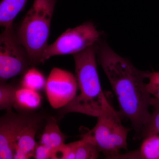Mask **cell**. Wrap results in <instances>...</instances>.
<instances>
[{
	"label": "cell",
	"mask_w": 159,
	"mask_h": 159,
	"mask_svg": "<svg viewBox=\"0 0 159 159\" xmlns=\"http://www.w3.org/2000/svg\"><path fill=\"white\" fill-rule=\"evenodd\" d=\"M96 47L98 62L118 99L119 113L130 121L136 138L140 139L151 115V97L145 82L149 72L137 69L101 39Z\"/></svg>",
	"instance_id": "cell-1"
},
{
	"label": "cell",
	"mask_w": 159,
	"mask_h": 159,
	"mask_svg": "<svg viewBox=\"0 0 159 159\" xmlns=\"http://www.w3.org/2000/svg\"><path fill=\"white\" fill-rule=\"evenodd\" d=\"M96 43L73 55L80 93L61 109L62 116L76 112L97 117L108 102L97 71Z\"/></svg>",
	"instance_id": "cell-2"
},
{
	"label": "cell",
	"mask_w": 159,
	"mask_h": 159,
	"mask_svg": "<svg viewBox=\"0 0 159 159\" xmlns=\"http://www.w3.org/2000/svg\"><path fill=\"white\" fill-rule=\"evenodd\" d=\"M57 1L34 0L18 30V37L29 54L31 65L42 63L48 46L51 20Z\"/></svg>",
	"instance_id": "cell-3"
},
{
	"label": "cell",
	"mask_w": 159,
	"mask_h": 159,
	"mask_svg": "<svg viewBox=\"0 0 159 159\" xmlns=\"http://www.w3.org/2000/svg\"><path fill=\"white\" fill-rule=\"evenodd\" d=\"M121 116L108 101L97 117L94 128L83 135L96 145L106 158L115 159L122 149H127L130 129L122 125Z\"/></svg>",
	"instance_id": "cell-4"
},
{
	"label": "cell",
	"mask_w": 159,
	"mask_h": 159,
	"mask_svg": "<svg viewBox=\"0 0 159 159\" xmlns=\"http://www.w3.org/2000/svg\"><path fill=\"white\" fill-rule=\"evenodd\" d=\"M30 65L29 54L15 32L13 25L5 28L0 36L1 82L24 74Z\"/></svg>",
	"instance_id": "cell-5"
},
{
	"label": "cell",
	"mask_w": 159,
	"mask_h": 159,
	"mask_svg": "<svg viewBox=\"0 0 159 159\" xmlns=\"http://www.w3.org/2000/svg\"><path fill=\"white\" fill-rule=\"evenodd\" d=\"M101 36V32L92 22L68 29L54 42L48 45L43 54L42 63L53 56L79 53L95 44Z\"/></svg>",
	"instance_id": "cell-6"
},
{
	"label": "cell",
	"mask_w": 159,
	"mask_h": 159,
	"mask_svg": "<svg viewBox=\"0 0 159 159\" xmlns=\"http://www.w3.org/2000/svg\"><path fill=\"white\" fill-rule=\"evenodd\" d=\"M45 89L51 106L54 109L63 108L77 95V78L71 72L54 68L47 79Z\"/></svg>",
	"instance_id": "cell-7"
},
{
	"label": "cell",
	"mask_w": 159,
	"mask_h": 159,
	"mask_svg": "<svg viewBox=\"0 0 159 159\" xmlns=\"http://www.w3.org/2000/svg\"><path fill=\"white\" fill-rule=\"evenodd\" d=\"M0 121V159H13L15 147L19 135L29 117L8 111Z\"/></svg>",
	"instance_id": "cell-8"
},
{
	"label": "cell",
	"mask_w": 159,
	"mask_h": 159,
	"mask_svg": "<svg viewBox=\"0 0 159 159\" xmlns=\"http://www.w3.org/2000/svg\"><path fill=\"white\" fill-rule=\"evenodd\" d=\"M39 125L37 119L29 118L18 137L13 159H28L33 157L38 144L35 137Z\"/></svg>",
	"instance_id": "cell-9"
},
{
	"label": "cell",
	"mask_w": 159,
	"mask_h": 159,
	"mask_svg": "<svg viewBox=\"0 0 159 159\" xmlns=\"http://www.w3.org/2000/svg\"><path fill=\"white\" fill-rule=\"evenodd\" d=\"M116 159H159V134H152L143 139L140 148Z\"/></svg>",
	"instance_id": "cell-10"
},
{
	"label": "cell",
	"mask_w": 159,
	"mask_h": 159,
	"mask_svg": "<svg viewBox=\"0 0 159 159\" xmlns=\"http://www.w3.org/2000/svg\"><path fill=\"white\" fill-rule=\"evenodd\" d=\"M42 97L38 91L21 86L15 93L14 107L23 111H33L40 106Z\"/></svg>",
	"instance_id": "cell-11"
},
{
	"label": "cell",
	"mask_w": 159,
	"mask_h": 159,
	"mask_svg": "<svg viewBox=\"0 0 159 159\" xmlns=\"http://www.w3.org/2000/svg\"><path fill=\"white\" fill-rule=\"evenodd\" d=\"M66 136L62 133L55 119L48 120L40 139V144L54 151L65 144Z\"/></svg>",
	"instance_id": "cell-12"
},
{
	"label": "cell",
	"mask_w": 159,
	"mask_h": 159,
	"mask_svg": "<svg viewBox=\"0 0 159 159\" xmlns=\"http://www.w3.org/2000/svg\"><path fill=\"white\" fill-rule=\"evenodd\" d=\"M46 80L41 72L35 68L28 69L24 73L21 81L22 86L36 91L45 88Z\"/></svg>",
	"instance_id": "cell-13"
},
{
	"label": "cell",
	"mask_w": 159,
	"mask_h": 159,
	"mask_svg": "<svg viewBox=\"0 0 159 159\" xmlns=\"http://www.w3.org/2000/svg\"><path fill=\"white\" fill-rule=\"evenodd\" d=\"M150 106L152 107V112L142 132L141 139L152 134H159V101L154 97L150 99Z\"/></svg>",
	"instance_id": "cell-14"
},
{
	"label": "cell",
	"mask_w": 159,
	"mask_h": 159,
	"mask_svg": "<svg viewBox=\"0 0 159 159\" xmlns=\"http://www.w3.org/2000/svg\"><path fill=\"white\" fill-rule=\"evenodd\" d=\"M100 152L96 145L82 137L76 149L75 159H98Z\"/></svg>",
	"instance_id": "cell-15"
},
{
	"label": "cell",
	"mask_w": 159,
	"mask_h": 159,
	"mask_svg": "<svg viewBox=\"0 0 159 159\" xmlns=\"http://www.w3.org/2000/svg\"><path fill=\"white\" fill-rule=\"evenodd\" d=\"M16 88L12 85L1 82L0 86V109L11 110L14 107L15 93Z\"/></svg>",
	"instance_id": "cell-16"
},
{
	"label": "cell",
	"mask_w": 159,
	"mask_h": 159,
	"mask_svg": "<svg viewBox=\"0 0 159 159\" xmlns=\"http://www.w3.org/2000/svg\"><path fill=\"white\" fill-rule=\"evenodd\" d=\"M79 141L63 144L54 150V159H75L76 151Z\"/></svg>",
	"instance_id": "cell-17"
},
{
	"label": "cell",
	"mask_w": 159,
	"mask_h": 159,
	"mask_svg": "<svg viewBox=\"0 0 159 159\" xmlns=\"http://www.w3.org/2000/svg\"><path fill=\"white\" fill-rule=\"evenodd\" d=\"M28 0H2L1 6L8 14L16 16L25 8Z\"/></svg>",
	"instance_id": "cell-18"
},
{
	"label": "cell",
	"mask_w": 159,
	"mask_h": 159,
	"mask_svg": "<svg viewBox=\"0 0 159 159\" xmlns=\"http://www.w3.org/2000/svg\"><path fill=\"white\" fill-rule=\"evenodd\" d=\"M146 87L150 95L159 101V72H149Z\"/></svg>",
	"instance_id": "cell-19"
},
{
	"label": "cell",
	"mask_w": 159,
	"mask_h": 159,
	"mask_svg": "<svg viewBox=\"0 0 159 159\" xmlns=\"http://www.w3.org/2000/svg\"><path fill=\"white\" fill-rule=\"evenodd\" d=\"M33 157L36 159H54V151L39 143L35 148Z\"/></svg>",
	"instance_id": "cell-20"
}]
</instances>
